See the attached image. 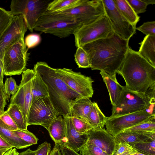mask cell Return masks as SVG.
Listing matches in <instances>:
<instances>
[{
    "label": "cell",
    "mask_w": 155,
    "mask_h": 155,
    "mask_svg": "<svg viewBox=\"0 0 155 155\" xmlns=\"http://www.w3.org/2000/svg\"><path fill=\"white\" fill-rule=\"evenodd\" d=\"M56 70L61 79L72 90L83 97H92L94 94L92 83L94 81L91 77L67 68H56Z\"/></svg>",
    "instance_id": "cell-14"
},
{
    "label": "cell",
    "mask_w": 155,
    "mask_h": 155,
    "mask_svg": "<svg viewBox=\"0 0 155 155\" xmlns=\"http://www.w3.org/2000/svg\"><path fill=\"white\" fill-rule=\"evenodd\" d=\"M35 74L33 69H27L23 72L18 89L10 100V104H15L19 107L27 125L28 112L32 103L33 81Z\"/></svg>",
    "instance_id": "cell-12"
},
{
    "label": "cell",
    "mask_w": 155,
    "mask_h": 155,
    "mask_svg": "<svg viewBox=\"0 0 155 155\" xmlns=\"http://www.w3.org/2000/svg\"><path fill=\"white\" fill-rule=\"evenodd\" d=\"M79 152L81 155H108L96 146L86 143L80 149Z\"/></svg>",
    "instance_id": "cell-36"
},
{
    "label": "cell",
    "mask_w": 155,
    "mask_h": 155,
    "mask_svg": "<svg viewBox=\"0 0 155 155\" xmlns=\"http://www.w3.org/2000/svg\"><path fill=\"white\" fill-rule=\"evenodd\" d=\"M48 131L55 144L59 145L65 142L66 124L64 118L59 115L50 125Z\"/></svg>",
    "instance_id": "cell-20"
},
{
    "label": "cell",
    "mask_w": 155,
    "mask_h": 155,
    "mask_svg": "<svg viewBox=\"0 0 155 155\" xmlns=\"http://www.w3.org/2000/svg\"><path fill=\"white\" fill-rule=\"evenodd\" d=\"M135 13L137 15L146 11L148 5L143 0H127Z\"/></svg>",
    "instance_id": "cell-39"
},
{
    "label": "cell",
    "mask_w": 155,
    "mask_h": 155,
    "mask_svg": "<svg viewBox=\"0 0 155 155\" xmlns=\"http://www.w3.org/2000/svg\"><path fill=\"white\" fill-rule=\"evenodd\" d=\"M136 29L141 32L146 36H155V21H153L144 22L141 26L136 28Z\"/></svg>",
    "instance_id": "cell-41"
},
{
    "label": "cell",
    "mask_w": 155,
    "mask_h": 155,
    "mask_svg": "<svg viewBox=\"0 0 155 155\" xmlns=\"http://www.w3.org/2000/svg\"><path fill=\"white\" fill-rule=\"evenodd\" d=\"M137 151L133 147L125 143H120L116 144L114 154L119 155H130Z\"/></svg>",
    "instance_id": "cell-38"
},
{
    "label": "cell",
    "mask_w": 155,
    "mask_h": 155,
    "mask_svg": "<svg viewBox=\"0 0 155 155\" xmlns=\"http://www.w3.org/2000/svg\"><path fill=\"white\" fill-rule=\"evenodd\" d=\"M13 148L0 136V149H11Z\"/></svg>",
    "instance_id": "cell-46"
},
{
    "label": "cell",
    "mask_w": 155,
    "mask_h": 155,
    "mask_svg": "<svg viewBox=\"0 0 155 155\" xmlns=\"http://www.w3.org/2000/svg\"><path fill=\"white\" fill-rule=\"evenodd\" d=\"M6 111L16 125L18 129L27 130L28 126L25 122L21 111L18 105L10 104Z\"/></svg>",
    "instance_id": "cell-28"
},
{
    "label": "cell",
    "mask_w": 155,
    "mask_h": 155,
    "mask_svg": "<svg viewBox=\"0 0 155 155\" xmlns=\"http://www.w3.org/2000/svg\"><path fill=\"white\" fill-rule=\"evenodd\" d=\"M82 25L80 21L71 16L46 11L36 22L34 30L64 38L73 34Z\"/></svg>",
    "instance_id": "cell-4"
},
{
    "label": "cell",
    "mask_w": 155,
    "mask_h": 155,
    "mask_svg": "<svg viewBox=\"0 0 155 155\" xmlns=\"http://www.w3.org/2000/svg\"><path fill=\"white\" fill-rule=\"evenodd\" d=\"M113 32L111 24L105 15L94 22L82 25L73 35L76 47L107 37Z\"/></svg>",
    "instance_id": "cell-8"
},
{
    "label": "cell",
    "mask_w": 155,
    "mask_h": 155,
    "mask_svg": "<svg viewBox=\"0 0 155 155\" xmlns=\"http://www.w3.org/2000/svg\"><path fill=\"white\" fill-rule=\"evenodd\" d=\"M3 65V61L0 59V84H4Z\"/></svg>",
    "instance_id": "cell-47"
},
{
    "label": "cell",
    "mask_w": 155,
    "mask_h": 155,
    "mask_svg": "<svg viewBox=\"0 0 155 155\" xmlns=\"http://www.w3.org/2000/svg\"><path fill=\"white\" fill-rule=\"evenodd\" d=\"M75 18L82 25L94 22L105 15L102 0H84L81 4L58 12Z\"/></svg>",
    "instance_id": "cell-11"
},
{
    "label": "cell",
    "mask_w": 155,
    "mask_h": 155,
    "mask_svg": "<svg viewBox=\"0 0 155 155\" xmlns=\"http://www.w3.org/2000/svg\"><path fill=\"white\" fill-rule=\"evenodd\" d=\"M117 7L125 18L135 26L140 20V17L133 9L127 0H113Z\"/></svg>",
    "instance_id": "cell-23"
},
{
    "label": "cell",
    "mask_w": 155,
    "mask_h": 155,
    "mask_svg": "<svg viewBox=\"0 0 155 155\" xmlns=\"http://www.w3.org/2000/svg\"><path fill=\"white\" fill-rule=\"evenodd\" d=\"M107 117L101 111L97 104L93 102L92 108L88 115L87 121L94 128H104Z\"/></svg>",
    "instance_id": "cell-24"
},
{
    "label": "cell",
    "mask_w": 155,
    "mask_h": 155,
    "mask_svg": "<svg viewBox=\"0 0 155 155\" xmlns=\"http://www.w3.org/2000/svg\"><path fill=\"white\" fill-rule=\"evenodd\" d=\"M139 44V54L155 67V36H146Z\"/></svg>",
    "instance_id": "cell-21"
},
{
    "label": "cell",
    "mask_w": 155,
    "mask_h": 155,
    "mask_svg": "<svg viewBox=\"0 0 155 155\" xmlns=\"http://www.w3.org/2000/svg\"><path fill=\"white\" fill-rule=\"evenodd\" d=\"M0 126L6 129L13 131L18 129L16 125L7 111L0 116Z\"/></svg>",
    "instance_id": "cell-34"
},
{
    "label": "cell",
    "mask_w": 155,
    "mask_h": 155,
    "mask_svg": "<svg viewBox=\"0 0 155 155\" xmlns=\"http://www.w3.org/2000/svg\"><path fill=\"white\" fill-rule=\"evenodd\" d=\"M13 131L21 139L31 145L37 144L38 139L32 133L27 130L18 129Z\"/></svg>",
    "instance_id": "cell-35"
},
{
    "label": "cell",
    "mask_w": 155,
    "mask_h": 155,
    "mask_svg": "<svg viewBox=\"0 0 155 155\" xmlns=\"http://www.w3.org/2000/svg\"><path fill=\"white\" fill-rule=\"evenodd\" d=\"M49 155H61L59 145L55 144V145Z\"/></svg>",
    "instance_id": "cell-45"
},
{
    "label": "cell",
    "mask_w": 155,
    "mask_h": 155,
    "mask_svg": "<svg viewBox=\"0 0 155 155\" xmlns=\"http://www.w3.org/2000/svg\"><path fill=\"white\" fill-rule=\"evenodd\" d=\"M0 136L13 148L20 149L31 146L18 137L13 131L0 126Z\"/></svg>",
    "instance_id": "cell-25"
},
{
    "label": "cell",
    "mask_w": 155,
    "mask_h": 155,
    "mask_svg": "<svg viewBox=\"0 0 155 155\" xmlns=\"http://www.w3.org/2000/svg\"><path fill=\"white\" fill-rule=\"evenodd\" d=\"M93 105V102L89 98L82 97L78 99L71 108V117H80L87 121Z\"/></svg>",
    "instance_id": "cell-22"
},
{
    "label": "cell",
    "mask_w": 155,
    "mask_h": 155,
    "mask_svg": "<svg viewBox=\"0 0 155 155\" xmlns=\"http://www.w3.org/2000/svg\"><path fill=\"white\" fill-rule=\"evenodd\" d=\"M28 49L24 38L5 51L3 60L4 75L10 76L19 75L26 70Z\"/></svg>",
    "instance_id": "cell-9"
},
{
    "label": "cell",
    "mask_w": 155,
    "mask_h": 155,
    "mask_svg": "<svg viewBox=\"0 0 155 155\" xmlns=\"http://www.w3.org/2000/svg\"><path fill=\"white\" fill-rule=\"evenodd\" d=\"M75 61L79 68H90V61L88 55L82 47L77 48L74 54Z\"/></svg>",
    "instance_id": "cell-31"
},
{
    "label": "cell",
    "mask_w": 155,
    "mask_h": 155,
    "mask_svg": "<svg viewBox=\"0 0 155 155\" xmlns=\"http://www.w3.org/2000/svg\"><path fill=\"white\" fill-rule=\"evenodd\" d=\"M51 146L50 143L45 141L39 145L35 150V155H49Z\"/></svg>",
    "instance_id": "cell-42"
},
{
    "label": "cell",
    "mask_w": 155,
    "mask_h": 155,
    "mask_svg": "<svg viewBox=\"0 0 155 155\" xmlns=\"http://www.w3.org/2000/svg\"><path fill=\"white\" fill-rule=\"evenodd\" d=\"M146 155L143 154L141 153H139L137 151L136 153H133L131 155Z\"/></svg>",
    "instance_id": "cell-52"
},
{
    "label": "cell",
    "mask_w": 155,
    "mask_h": 155,
    "mask_svg": "<svg viewBox=\"0 0 155 155\" xmlns=\"http://www.w3.org/2000/svg\"><path fill=\"white\" fill-rule=\"evenodd\" d=\"M148 5H153L155 4V0H143Z\"/></svg>",
    "instance_id": "cell-50"
},
{
    "label": "cell",
    "mask_w": 155,
    "mask_h": 155,
    "mask_svg": "<svg viewBox=\"0 0 155 155\" xmlns=\"http://www.w3.org/2000/svg\"><path fill=\"white\" fill-rule=\"evenodd\" d=\"M59 115L49 97L39 98L31 103L28 114L27 125H40L48 130L50 124Z\"/></svg>",
    "instance_id": "cell-10"
},
{
    "label": "cell",
    "mask_w": 155,
    "mask_h": 155,
    "mask_svg": "<svg viewBox=\"0 0 155 155\" xmlns=\"http://www.w3.org/2000/svg\"><path fill=\"white\" fill-rule=\"evenodd\" d=\"M19 153L16 149L14 148H12L7 151L4 155H18Z\"/></svg>",
    "instance_id": "cell-48"
},
{
    "label": "cell",
    "mask_w": 155,
    "mask_h": 155,
    "mask_svg": "<svg viewBox=\"0 0 155 155\" xmlns=\"http://www.w3.org/2000/svg\"><path fill=\"white\" fill-rule=\"evenodd\" d=\"M61 155H81L64 144L59 145Z\"/></svg>",
    "instance_id": "cell-44"
},
{
    "label": "cell",
    "mask_w": 155,
    "mask_h": 155,
    "mask_svg": "<svg viewBox=\"0 0 155 155\" xmlns=\"http://www.w3.org/2000/svg\"><path fill=\"white\" fill-rule=\"evenodd\" d=\"M8 100L6 94L4 84H0V116L4 112V108Z\"/></svg>",
    "instance_id": "cell-43"
},
{
    "label": "cell",
    "mask_w": 155,
    "mask_h": 155,
    "mask_svg": "<svg viewBox=\"0 0 155 155\" xmlns=\"http://www.w3.org/2000/svg\"><path fill=\"white\" fill-rule=\"evenodd\" d=\"M13 17L10 11L0 7V37L11 23Z\"/></svg>",
    "instance_id": "cell-33"
},
{
    "label": "cell",
    "mask_w": 155,
    "mask_h": 155,
    "mask_svg": "<svg viewBox=\"0 0 155 155\" xmlns=\"http://www.w3.org/2000/svg\"><path fill=\"white\" fill-rule=\"evenodd\" d=\"M87 135L88 139L86 143L96 146L108 155H114L116 147L115 137L104 128H93Z\"/></svg>",
    "instance_id": "cell-16"
},
{
    "label": "cell",
    "mask_w": 155,
    "mask_h": 155,
    "mask_svg": "<svg viewBox=\"0 0 155 155\" xmlns=\"http://www.w3.org/2000/svg\"><path fill=\"white\" fill-rule=\"evenodd\" d=\"M63 117L66 124V139L64 145L78 153L87 142V134L81 135L77 131L74 127L71 117Z\"/></svg>",
    "instance_id": "cell-17"
},
{
    "label": "cell",
    "mask_w": 155,
    "mask_h": 155,
    "mask_svg": "<svg viewBox=\"0 0 155 155\" xmlns=\"http://www.w3.org/2000/svg\"><path fill=\"white\" fill-rule=\"evenodd\" d=\"M129 42L113 32L106 37L82 47L88 55L91 70L102 71L116 77L129 47Z\"/></svg>",
    "instance_id": "cell-1"
},
{
    "label": "cell",
    "mask_w": 155,
    "mask_h": 155,
    "mask_svg": "<svg viewBox=\"0 0 155 155\" xmlns=\"http://www.w3.org/2000/svg\"><path fill=\"white\" fill-rule=\"evenodd\" d=\"M4 85L5 92L8 100L11 95H13L17 92L19 86L17 85L15 79L12 77L6 79Z\"/></svg>",
    "instance_id": "cell-37"
},
{
    "label": "cell",
    "mask_w": 155,
    "mask_h": 155,
    "mask_svg": "<svg viewBox=\"0 0 155 155\" xmlns=\"http://www.w3.org/2000/svg\"><path fill=\"white\" fill-rule=\"evenodd\" d=\"M51 0H12L10 12L14 16H23L28 29L33 31L34 26L40 17L46 11Z\"/></svg>",
    "instance_id": "cell-7"
},
{
    "label": "cell",
    "mask_w": 155,
    "mask_h": 155,
    "mask_svg": "<svg viewBox=\"0 0 155 155\" xmlns=\"http://www.w3.org/2000/svg\"><path fill=\"white\" fill-rule=\"evenodd\" d=\"M123 132L139 133L155 132V119L143 122L128 128Z\"/></svg>",
    "instance_id": "cell-30"
},
{
    "label": "cell",
    "mask_w": 155,
    "mask_h": 155,
    "mask_svg": "<svg viewBox=\"0 0 155 155\" xmlns=\"http://www.w3.org/2000/svg\"><path fill=\"white\" fill-rule=\"evenodd\" d=\"M35 150H33L29 148L22 152L19 153L18 155H35Z\"/></svg>",
    "instance_id": "cell-49"
},
{
    "label": "cell",
    "mask_w": 155,
    "mask_h": 155,
    "mask_svg": "<svg viewBox=\"0 0 155 155\" xmlns=\"http://www.w3.org/2000/svg\"><path fill=\"white\" fill-rule=\"evenodd\" d=\"M155 119V104L134 112L107 117L106 130L114 137L124 130L143 122Z\"/></svg>",
    "instance_id": "cell-6"
},
{
    "label": "cell",
    "mask_w": 155,
    "mask_h": 155,
    "mask_svg": "<svg viewBox=\"0 0 155 155\" xmlns=\"http://www.w3.org/2000/svg\"><path fill=\"white\" fill-rule=\"evenodd\" d=\"M74 127L80 134H87L93 128L86 120L80 117H71Z\"/></svg>",
    "instance_id": "cell-32"
},
{
    "label": "cell",
    "mask_w": 155,
    "mask_h": 155,
    "mask_svg": "<svg viewBox=\"0 0 155 155\" xmlns=\"http://www.w3.org/2000/svg\"><path fill=\"white\" fill-rule=\"evenodd\" d=\"M84 0H54L48 4L46 11L58 12L72 8L82 3Z\"/></svg>",
    "instance_id": "cell-27"
},
{
    "label": "cell",
    "mask_w": 155,
    "mask_h": 155,
    "mask_svg": "<svg viewBox=\"0 0 155 155\" xmlns=\"http://www.w3.org/2000/svg\"><path fill=\"white\" fill-rule=\"evenodd\" d=\"M117 73L124 79L125 86L133 91L145 93L155 86V67L130 47Z\"/></svg>",
    "instance_id": "cell-3"
},
{
    "label": "cell",
    "mask_w": 155,
    "mask_h": 155,
    "mask_svg": "<svg viewBox=\"0 0 155 155\" xmlns=\"http://www.w3.org/2000/svg\"><path fill=\"white\" fill-rule=\"evenodd\" d=\"M28 29L21 15L13 16L11 23L0 37V59L3 61L5 51L19 40L24 38Z\"/></svg>",
    "instance_id": "cell-15"
},
{
    "label": "cell",
    "mask_w": 155,
    "mask_h": 155,
    "mask_svg": "<svg viewBox=\"0 0 155 155\" xmlns=\"http://www.w3.org/2000/svg\"><path fill=\"white\" fill-rule=\"evenodd\" d=\"M100 74L108 90L112 106H115L120 97L122 85L118 82L116 77L112 76L102 71H100Z\"/></svg>",
    "instance_id": "cell-18"
},
{
    "label": "cell",
    "mask_w": 155,
    "mask_h": 155,
    "mask_svg": "<svg viewBox=\"0 0 155 155\" xmlns=\"http://www.w3.org/2000/svg\"><path fill=\"white\" fill-rule=\"evenodd\" d=\"M35 73L32 86V103L36 99L49 97L48 90L46 84L40 76L36 72Z\"/></svg>",
    "instance_id": "cell-26"
},
{
    "label": "cell",
    "mask_w": 155,
    "mask_h": 155,
    "mask_svg": "<svg viewBox=\"0 0 155 155\" xmlns=\"http://www.w3.org/2000/svg\"><path fill=\"white\" fill-rule=\"evenodd\" d=\"M105 15L114 32L123 39L129 40L136 33V27L122 15L113 0H102Z\"/></svg>",
    "instance_id": "cell-13"
},
{
    "label": "cell",
    "mask_w": 155,
    "mask_h": 155,
    "mask_svg": "<svg viewBox=\"0 0 155 155\" xmlns=\"http://www.w3.org/2000/svg\"><path fill=\"white\" fill-rule=\"evenodd\" d=\"M10 149L5 148L0 149V155H4V154L8 150Z\"/></svg>",
    "instance_id": "cell-51"
},
{
    "label": "cell",
    "mask_w": 155,
    "mask_h": 155,
    "mask_svg": "<svg viewBox=\"0 0 155 155\" xmlns=\"http://www.w3.org/2000/svg\"><path fill=\"white\" fill-rule=\"evenodd\" d=\"M133 147L138 152L146 155H155V137L137 143Z\"/></svg>",
    "instance_id": "cell-29"
},
{
    "label": "cell",
    "mask_w": 155,
    "mask_h": 155,
    "mask_svg": "<svg viewBox=\"0 0 155 155\" xmlns=\"http://www.w3.org/2000/svg\"><path fill=\"white\" fill-rule=\"evenodd\" d=\"M122 87L120 97L117 105L112 106L110 117L140 111L155 104V86L150 88L145 93L131 90L125 86Z\"/></svg>",
    "instance_id": "cell-5"
},
{
    "label": "cell",
    "mask_w": 155,
    "mask_h": 155,
    "mask_svg": "<svg viewBox=\"0 0 155 155\" xmlns=\"http://www.w3.org/2000/svg\"><path fill=\"white\" fill-rule=\"evenodd\" d=\"M41 41V38L40 35L37 33L28 35L25 37L24 41L25 45L28 49L37 46Z\"/></svg>",
    "instance_id": "cell-40"
},
{
    "label": "cell",
    "mask_w": 155,
    "mask_h": 155,
    "mask_svg": "<svg viewBox=\"0 0 155 155\" xmlns=\"http://www.w3.org/2000/svg\"><path fill=\"white\" fill-rule=\"evenodd\" d=\"M33 70L46 84L49 97L59 115L71 117L70 109L78 99L83 97L70 88L53 68L44 61L37 62Z\"/></svg>",
    "instance_id": "cell-2"
},
{
    "label": "cell",
    "mask_w": 155,
    "mask_h": 155,
    "mask_svg": "<svg viewBox=\"0 0 155 155\" xmlns=\"http://www.w3.org/2000/svg\"><path fill=\"white\" fill-rule=\"evenodd\" d=\"M155 137V132L139 133L123 132L115 137L116 144L120 143L127 144L132 147L138 143L146 141Z\"/></svg>",
    "instance_id": "cell-19"
}]
</instances>
